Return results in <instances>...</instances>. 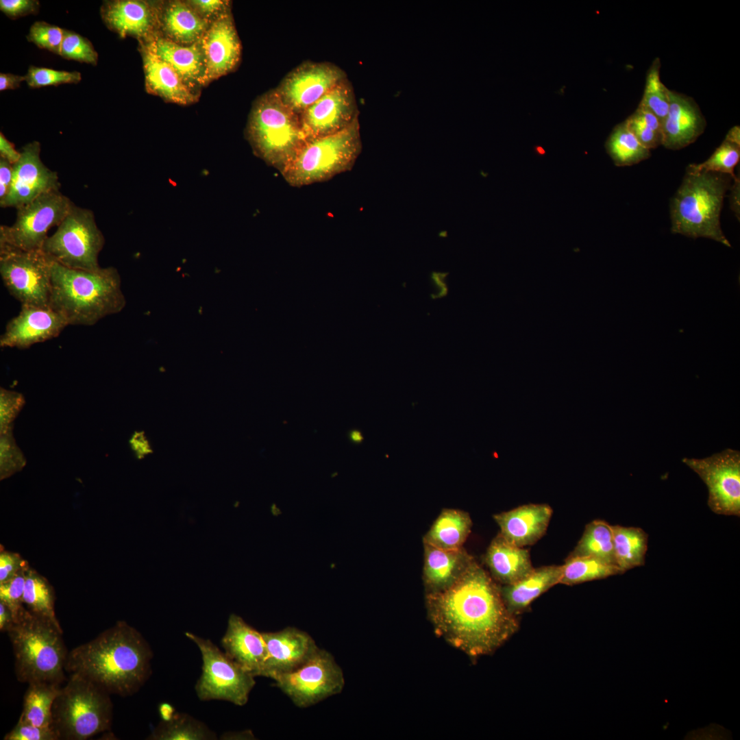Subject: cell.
I'll use <instances>...</instances> for the list:
<instances>
[{"label": "cell", "mask_w": 740, "mask_h": 740, "mask_svg": "<svg viewBox=\"0 0 740 740\" xmlns=\"http://www.w3.org/2000/svg\"><path fill=\"white\" fill-rule=\"evenodd\" d=\"M426 602L436 632L472 657L493 652L518 628L500 587L473 559L450 585L427 593Z\"/></svg>", "instance_id": "cell-1"}, {"label": "cell", "mask_w": 740, "mask_h": 740, "mask_svg": "<svg viewBox=\"0 0 740 740\" xmlns=\"http://www.w3.org/2000/svg\"><path fill=\"white\" fill-rule=\"evenodd\" d=\"M151 648L140 632L124 621L69 652L65 671L77 674L109 694L136 693L151 673Z\"/></svg>", "instance_id": "cell-2"}, {"label": "cell", "mask_w": 740, "mask_h": 740, "mask_svg": "<svg viewBox=\"0 0 740 740\" xmlns=\"http://www.w3.org/2000/svg\"><path fill=\"white\" fill-rule=\"evenodd\" d=\"M49 307L62 314L69 325H92L120 312L125 299L116 269H74L53 262L51 269Z\"/></svg>", "instance_id": "cell-3"}, {"label": "cell", "mask_w": 740, "mask_h": 740, "mask_svg": "<svg viewBox=\"0 0 740 740\" xmlns=\"http://www.w3.org/2000/svg\"><path fill=\"white\" fill-rule=\"evenodd\" d=\"M14 656V671L21 682L60 684L65 679L68 652L60 624L26 608L7 632Z\"/></svg>", "instance_id": "cell-4"}, {"label": "cell", "mask_w": 740, "mask_h": 740, "mask_svg": "<svg viewBox=\"0 0 740 740\" xmlns=\"http://www.w3.org/2000/svg\"><path fill=\"white\" fill-rule=\"evenodd\" d=\"M245 136L255 155L280 173L306 141L299 115L282 101L275 89L254 102Z\"/></svg>", "instance_id": "cell-5"}, {"label": "cell", "mask_w": 740, "mask_h": 740, "mask_svg": "<svg viewBox=\"0 0 740 740\" xmlns=\"http://www.w3.org/2000/svg\"><path fill=\"white\" fill-rule=\"evenodd\" d=\"M729 175L687 173L671 206V232L692 238L706 237L730 247L720 226V212Z\"/></svg>", "instance_id": "cell-6"}, {"label": "cell", "mask_w": 740, "mask_h": 740, "mask_svg": "<svg viewBox=\"0 0 740 740\" xmlns=\"http://www.w3.org/2000/svg\"><path fill=\"white\" fill-rule=\"evenodd\" d=\"M110 695L91 681L70 674L52 705L51 728L58 739L86 740L109 730L113 715Z\"/></svg>", "instance_id": "cell-7"}, {"label": "cell", "mask_w": 740, "mask_h": 740, "mask_svg": "<svg viewBox=\"0 0 740 740\" xmlns=\"http://www.w3.org/2000/svg\"><path fill=\"white\" fill-rule=\"evenodd\" d=\"M361 150L358 118L338 133L306 140L281 174L294 187L325 182L350 171Z\"/></svg>", "instance_id": "cell-8"}, {"label": "cell", "mask_w": 740, "mask_h": 740, "mask_svg": "<svg viewBox=\"0 0 740 740\" xmlns=\"http://www.w3.org/2000/svg\"><path fill=\"white\" fill-rule=\"evenodd\" d=\"M105 238L94 213L74 203L56 231L49 236L42 251L53 262L74 269L97 271Z\"/></svg>", "instance_id": "cell-9"}, {"label": "cell", "mask_w": 740, "mask_h": 740, "mask_svg": "<svg viewBox=\"0 0 740 740\" xmlns=\"http://www.w3.org/2000/svg\"><path fill=\"white\" fill-rule=\"evenodd\" d=\"M185 635L196 644L201 654V674L195 687L199 699L225 700L237 706L246 704L256 684L255 676L210 640L190 632Z\"/></svg>", "instance_id": "cell-10"}, {"label": "cell", "mask_w": 740, "mask_h": 740, "mask_svg": "<svg viewBox=\"0 0 740 740\" xmlns=\"http://www.w3.org/2000/svg\"><path fill=\"white\" fill-rule=\"evenodd\" d=\"M53 260L42 250L0 245V274L8 292L21 306L49 308Z\"/></svg>", "instance_id": "cell-11"}, {"label": "cell", "mask_w": 740, "mask_h": 740, "mask_svg": "<svg viewBox=\"0 0 740 740\" xmlns=\"http://www.w3.org/2000/svg\"><path fill=\"white\" fill-rule=\"evenodd\" d=\"M72 204L57 190L44 193L17 208L14 223L0 226V245L24 251L42 250L49 230L60 224Z\"/></svg>", "instance_id": "cell-12"}, {"label": "cell", "mask_w": 740, "mask_h": 740, "mask_svg": "<svg viewBox=\"0 0 740 740\" xmlns=\"http://www.w3.org/2000/svg\"><path fill=\"white\" fill-rule=\"evenodd\" d=\"M276 686L298 707L306 708L340 693L343 672L334 656L319 648L305 664L274 679Z\"/></svg>", "instance_id": "cell-13"}, {"label": "cell", "mask_w": 740, "mask_h": 740, "mask_svg": "<svg viewBox=\"0 0 740 740\" xmlns=\"http://www.w3.org/2000/svg\"><path fill=\"white\" fill-rule=\"evenodd\" d=\"M708 489L707 504L715 513L740 516V452L727 448L702 458H683Z\"/></svg>", "instance_id": "cell-14"}, {"label": "cell", "mask_w": 740, "mask_h": 740, "mask_svg": "<svg viewBox=\"0 0 740 740\" xmlns=\"http://www.w3.org/2000/svg\"><path fill=\"white\" fill-rule=\"evenodd\" d=\"M353 86L347 78L327 92L300 115L306 140L335 134L358 118Z\"/></svg>", "instance_id": "cell-15"}, {"label": "cell", "mask_w": 740, "mask_h": 740, "mask_svg": "<svg viewBox=\"0 0 740 740\" xmlns=\"http://www.w3.org/2000/svg\"><path fill=\"white\" fill-rule=\"evenodd\" d=\"M347 74L336 64L306 61L291 71L275 88L282 101L300 115Z\"/></svg>", "instance_id": "cell-16"}, {"label": "cell", "mask_w": 740, "mask_h": 740, "mask_svg": "<svg viewBox=\"0 0 740 740\" xmlns=\"http://www.w3.org/2000/svg\"><path fill=\"white\" fill-rule=\"evenodd\" d=\"M40 144L32 141L23 147L21 157L13 164V177L10 190L0 201L3 208H18L41 195L60 190L58 173L40 159Z\"/></svg>", "instance_id": "cell-17"}, {"label": "cell", "mask_w": 740, "mask_h": 740, "mask_svg": "<svg viewBox=\"0 0 740 740\" xmlns=\"http://www.w3.org/2000/svg\"><path fill=\"white\" fill-rule=\"evenodd\" d=\"M199 43L204 62L201 86L236 67L241 57V43L230 11L210 23Z\"/></svg>", "instance_id": "cell-18"}, {"label": "cell", "mask_w": 740, "mask_h": 740, "mask_svg": "<svg viewBox=\"0 0 740 740\" xmlns=\"http://www.w3.org/2000/svg\"><path fill=\"white\" fill-rule=\"evenodd\" d=\"M262 634L267 648L262 677L273 680L305 664L319 648L310 635L295 627Z\"/></svg>", "instance_id": "cell-19"}, {"label": "cell", "mask_w": 740, "mask_h": 740, "mask_svg": "<svg viewBox=\"0 0 740 740\" xmlns=\"http://www.w3.org/2000/svg\"><path fill=\"white\" fill-rule=\"evenodd\" d=\"M69 325L65 317L49 308L21 306L0 337L3 347L27 348L57 337Z\"/></svg>", "instance_id": "cell-20"}, {"label": "cell", "mask_w": 740, "mask_h": 740, "mask_svg": "<svg viewBox=\"0 0 740 740\" xmlns=\"http://www.w3.org/2000/svg\"><path fill=\"white\" fill-rule=\"evenodd\" d=\"M101 11L107 27L122 37H135L143 42L158 34L156 4L140 0H116L106 2Z\"/></svg>", "instance_id": "cell-21"}, {"label": "cell", "mask_w": 740, "mask_h": 740, "mask_svg": "<svg viewBox=\"0 0 740 740\" xmlns=\"http://www.w3.org/2000/svg\"><path fill=\"white\" fill-rule=\"evenodd\" d=\"M224 652L254 676H262L267 648L262 632L236 615H230L221 639Z\"/></svg>", "instance_id": "cell-22"}, {"label": "cell", "mask_w": 740, "mask_h": 740, "mask_svg": "<svg viewBox=\"0 0 740 740\" xmlns=\"http://www.w3.org/2000/svg\"><path fill=\"white\" fill-rule=\"evenodd\" d=\"M706 120L693 98L669 91V106L662 122L663 145L677 150L693 143L704 131Z\"/></svg>", "instance_id": "cell-23"}, {"label": "cell", "mask_w": 740, "mask_h": 740, "mask_svg": "<svg viewBox=\"0 0 740 740\" xmlns=\"http://www.w3.org/2000/svg\"><path fill=\"white\" fill-rule=\"evenodd\" d=\"M553 510L546 504H528L495 514L500 534L511 543L524 547L537 542L545 533Z\"/></svg>", "instance_id": "cell-24"}, {"label": "cell", "mask_w": 740, "mask_h": 740, "mask_svg": "<svg viewBox=\"0 0 740 740\" xmlns=\"http://www.w3.org/2000/svg\"><path fill=\"white\" fill-rule=\"evenodd\" d=\"M140 47L148 92L180 105L192 104L198 100L197 90L190 87L169 64L146 47Z\"/></svg>", "instance_id": "cell-25"}, {"label": "cell", "mask_w": 740, "mask_h": 740, "mask_svg": "<svg viewBox=\"0 0 740 740\" xmlns=\"http://www.w3.org/2000/svg\"><path fill=\"white\" fill-rule=\"evenodd\" d=\"M158 34L182 45L199 41L210 25L188 3L170 1L158 5Z\"/></svg>", "instance_id": "cell-26"}, {"label": "cell", "mask_w": 740, "mask_h": 740, "mask_svg": "<svg viewBox=\"0 0 740 740\" xmlns=\"http://www.w3.org/2000/svg\"><path fill=\"white\" fill-rule=\"evenodd\" d=\"M140 45L169 64L190 87L197 90L201 86L204 62L199 41L182 45L157 34Z\"/></svg>", "instance_id": "cell-27"}, {"label": "cell", "mask_w": 740, "mask_h": 740, "mask_svg": "<svg viewBox=\"0 0 740 740\" xmlns=\"http://www.w3.org/2000/svg\"><path fill=\"white\" fill-rule=\"evenodd\" d=\"M485 561L493 578L502 585L513 584L534 569L529 551L511 543L500 534L490 543Z\"/></svg>", "instance_id": "cell-28"}, {"label": "cell", "mask_w": 740, "mask_h": 740, "mask_svg": "<svg viewBox=\"0 0 740 740\" xmlns=\"http://www.w3.org/2000/svg\"><path fill=\"white\" fill-rule=\"evenodd\" d=\"M423 581L428 593L450 585L473 560L463 549L446 550L423 543Z\"/></svg>", "instance_id": "cell-29"}, {"label": "cell", "mask_w": 740, "mask_h": 740, "mask_svg": "<svg viewBox=\"0 0 740 740\" xmlns=\"http://www.w3.org/2000/svg\"><path fill=\"white\" fill-rule=\"evenodd\" d=\"M562 565L543 566L534 569L520 580L500 587L508 610L517 615L554 585L559 584Z\"/></svg>", "instance_id": "cell-30"}, {"label": "cell", "mask_w": 740, "mask_h": 740, "mask_svg": "<svg viewBox=\"0 0 740 740\" xmlns=\"http://www.w3.org/2000/svg\"><path fill=\"white\" fill-rule=\"evenodd\" d=\"M472 521L468 513L443 509L423 537V543L446 550H459L467 540Z\"/></svg>", "instance_id": "cell-31"}, {"label": "cell", "mask_w": 740, "mask_h": 740, "mask_svg": "<svg viewBox=\"0 0 740 740\" xmlns=\"http://www.w3.org/2000/svg\"><path fill=\"white\" fill-rule=\"evenodd\" d=\"M616 565L624 573L645 565L648 534L637 527L611 526Z\"/></svg>", "instance_id": "cell-32"}, {"label": "cell", "mask_w": 740, "mask_h": 740, "mask_svg": "<svg viewBox=\"0 0 740 740\" xmlns=\"http://www.w3.org/2000/svg\"><path fill=\"white\" fill-rule=\"evenodd\" d=\"M19 721L40 727H51V709L60 684L37 682L28 684Z\"/></svg>", "instance_id": "cell-33"}, {"label": "cell", "mask_w": 740, "mask_h": 740, "mask_svg": "<svg viewBox=\"0 0 740 740\" xmlns=\"http://www.w3.org/2000/svg\"><path fill=\"white\" fill-rule=\"evenodd\" d=\"M216 733L204 722L185 713L164 719L152 730L149 740H214Z\"/></svg>", "instance_id": "cell-34"}, {"label": "cell", "mask_w": 740, "mask_h": 740, "mask_svg": "<svg viewBox=\"0 0 740 740\" xmlns=\"http://www.w3.org/2000/svg\"><path fill=\"white\" fill-rule=\"evenodd\" d=\"M592 556L616 565L611 525L597 519L589 523L569 556Z\"/></svg>", "instance_id": "cell-35"}, {"label": "cell", "mask_w": 740, "mask_h": 740, "mask_svg": "<svg viewBox=\"0 0 740 740\" xmlns=\"http://www.w3.org/2000/svg\"><path fill=\"white\" fill-rule=\"evenodd\" d=\"M55 591L48 580L30 566L26 571L23 595L25 608L32 613L59 624L55 614Z\"/></svg>", "instance_id": "cell-36"}, {"label": "cell", "mask_w": 740, "mask_h": 740, "mask_svg": "<svg viewBox=\"0 0 740 740\" xmlns=\"http://www.w3.org/2000/svg\"><path fill=\"white\" fill-rule=\"evenodd\" d=\"M560 584L574 585L624 573L616 565L592 556H569L564 565Z\"/></svg>", "instance_id": "cell-37"}, {"label": "cell", "mask_w": 740, "mask_h": 740, "mask_svg": "<svg viewBox=\"0 0 740 740\" xmlns=\"http://www.w3.org/2000/svg\"><path fill=\"white\" fill-rule=\"evenodd\" d=\"M606 149L615 164L618 166L637 164L650 156V149L638 141L625 121L613 130L606 140Z\"/></svg>", "instance_id": "cell-38"}, {"label": "cell", "mask_w": 740, "mask_h": 740, "mask_svg": "<svg viewBox=\"0 0 740 740\" xmlns=\"http://www.w3.org/2000/svg\"><path fill=\"white\" fill-rule=\"evenodd\" d=\"M661 61L654 59L649 68L642 99L639 105L652 112L661 124L669 106V91L660 78Z\"/></svg>", "instance_id": "cell-39"}, {"label": "cell", "mask_w": 740, "mask_h": 740, "mask_svg": "<svg viewBox=\"0 0 740 740\" xmlns=\"http://www.w3.org/2000/svg\"><path fill=\"white\" fill-rule=\"evenodd\" d=\"M638 141L650 150L663 145L662 124L650 110L639 105L637 110L624 121Z\"/></svg>", "instance_id": "cell-40"}, {"label": "cell", "mask_w": 740, "mask_h": 740, "mask_svg": "<svg viewBox=\"0 0 740 740\" xmlns=\"http://www.w3.org/2000/svg\"><path fill=\"white\" fill-rule=\"evenodd\" d=\"M740 158V144L725 138L720 146L705 162L698 164H690L687 171L698 173L701 171L716 172L729 175L732 179L736 176L734 169Z\"/></svg>", "instance_id": "cell-41"}, {"label": "cell", "mask_w": 740, "mask_h": 740, "mask_svg": "<svg viewBox=\"0 0 740 740\" xmlns=\"http://www.w3.org/2000/svg\"><path fill=\"white\" fill-rule=\"evenodd\" d=\"M60 55L69 60L93 65H96L98 60V54L88 39L65 29Z\"/></svg>", "instance_id": "cell-42"}, {"label": "cell", "mask_w": 740, "mask_h": 740, "mask_svg": "<svg viewBox=\"0 0 740 740\" xmlns=\"http://www.w3.org/2000/svg\"><path fill=\"white\" fill-rule=\"evenodd\" d=\"M25 77V81L32 88L76 84L82 79L81 73L77 71H58L32 66L28 69Z\"/></svg>", "instance_id": "cell-43"}, {"label": "cell", "mask_w": 740, "mask_h": 740, "mask_svg": "<svg viewBox=\"0 0 740 740\" xmlns=\"http://www.w3.org/2000/svg\"><path fill=\"white\" fill-rule=\"evenodd\" d=\"M29 564L23 567L10 579L0 583V601L12 610L14 622L19 617L25 607L23 602L26 571Z\"/></svg>", "instance_id": "cell-44"}, {"label": "cell", "mask_w": 740, "mask_h": 740, "mask_svg": "<svg viewBox=\"0 0 740 740\" xmlns=\"http://www.w3.org/2000/svg\"><path fill=\"white\" fill-rule=\"evenodd\" d=\"M64 29L44 21H37L30 27L27 35L29 42L41 49L60 55Z\"/></svg>", "instance_id": "cell-45"}, {"label": "cell", "mask_w": 740, "mask_h": 740, "mask_svg": "<svg viewBox=\"0 0 740 740\" xmlns=\"http://www.w3.org/2000/svg\"><path fill=\"white\" fill-rule=\"evenodd\" d=\"M25 465V459L16 445L11 432L1 434V480L5 479L21 469Z\"/></svg>", "instance_id": "cell-46"}, {"label": "cell", "mask_w": 740, "mask_h": 740, "mask_svg": "<svg viewBox=\"0 0 740 740\" xmlns=\"http://www.w3.org/2000/svg\"><path fill=\"white\" fill-rule=\"evenodd\" d=\"M4 740H59L51 727H40L18 721Z\"/></svg>", "instance_id": "cell-47"}, {"label": "cell", "mask_w": 740, "mask_h": 740, "mask_svg": "<svg viewBox=\"0 0 740 740\" xmlns=\"http://www.w3.org/2000/svg\"><path fill=\"white\" fill-rule=\"evenodd\" d=\"M24 404L23 396L17 393L1 389V432L9 431V425L14 419Z\"/></svg>", "instance_id": "cell-48"}, {"label": "cell", "mask_w": 740, "mask_h": 740, "mask_svg": "<svg viewBox=\"0 0 740 740\" xmlns=\"http://www.w3.org/2000/svg\"><path fill=\"white\" fill-rule=\"evenodd\" d=\"M187 1L204 18L210 23L230 11V3L228 1L192 0Z\"/></svg>", "instance_id": "cell-49"}, {"label": "cell", "mask_w": 740, "mask_h": 740, "mask_svg": "<svg viewBox=\"0 0 740 740\" xmlns=\"http://www.w3.org/2000/svg\"><path fill=\"white\" fill-rule=\"evenodd\" d=\"M19 554L1 550L0 552V583L13 577L23 567L27 565Z\"/></svg>", "instance_id": "cell-50"}, {"label": "cell", "mask_w": 740, "mask_h": 740, "mask_svg": "<svg viewBox=\"0 0 740 740\" xmlns=\"http://www.w3.org/2000/svg\"><path fill=\"white\" fill-rule=\"evenodd\" d=\"M38 1L32 0H1L0 10L7 16L16 18L35 13L38 9Z\"/></svg>", "instance_id": "cell-51"}, {"label": "cell", "mask_w": 740, "mask_h": 740, "mask_svg": "<svg viewBox=\"0 0 740 740\" xmlns=\"http://www.w3.org/2000/svg\"><path fill=\"white\" fill-rule=\"evenodd\" d=\"M13 177V164L0 158V201L7 195Z\"/></svg>", "instance_id": "cell-52"}, {"label": "cell", "mask_w": 740, "mask_h": 740, "mask_svg": "<svg viewBox=\"0 0 740 740\" xmlns=\"http://www.w3.org/2000/svg\"><path fill=\"white\" fill-rule=\"evenodd\" d=\"M21 157V151H18L14 145L10 142L1 132L0 134V158H2L11 164H14Z\"/></svg>", "instance_id": "cell-53"}, {"label": "cell", "mask_w": 740, "mask_h": 740, "mask_svg": "<svg viewBox=\"0 0 740 740\" xmlns=\"http://www.w3.org/2000/svg\"><path fill=\"white\" fill-rule=\"evenodd\" d=\"M130 443L133 450L138 458H142L151 452V447L142 432L135 433Z\"/></svg>", "instance_id": "cell-54"}, {"label": "cell", "mask_w": 740, "mask_h": 740, "mask_svg": "<svg viewBox=\"0 0 740 740\" xmlns=\"http://www.w3.org/2000/svg\"><path fill=\"white\" fill-rule=\"evenodd\" d=\"M26 80L25 75L12 73H0V90H13L19 87L21 83Z\"/></svg>", "instance_id": "cell-55"}, {"label": "cell", "mask_w": 740, "mask_h": 740, "mask_svg": "<svg viewBox=\"0 0 740 740\" xmlns=\"http://www.w3.org/2000/svg\"><path fill=\"white\" fill-rule=\"evenodd\" d=\"M14 624L12 610L7 604L0 601V630L8 632Z\"/></svg>", "instance_id": "cell-56"}, {"label": "cell", "mask_w": 740, "mask_h": 740, "mask_svg": "<svg viewBox=\"0 0 740 740\" xmlns=\"http://www.w3.org/2000/svg\"><path fill=\"white\" fill-rule=\"evenodd\" d=\"M734 183L731 187V196L730 204L731 208L735 212L736 216L739 219V190L740 182L739 179L737 177L733 179Z\"/></svg>", "instance_id": "cell-57"}, {"label": "cell", "mask_w": 740, "mask_h": 740, "mask_svg": "<svg viewBox=\"0 0 740 740\" xmlns=\"http://www.w3.org/2000/svg\"><path fill=\"white\" fill-rule=\"evenodd\" d=\"M252 732H226L221 736V739H254Z\"/></svg>", "instance_id": "cell-58"}, {"label": "cell", "mask_w": 740, "mask_h": 740, "mask_svg": "<svg viewBox=\"0 0 740 740\" xmlns=\"http://www.w3.org/2000/svg\"><path fill=\"white\" fill-rule=\"evenodd\" d=\"M728 140L740 144V130L739 126L731 128L726 136Z\"/></svg>", "instance_id": "cell-59"}, {"label": "cell", "mask_w": 740, "mask_h": 740, "mask_svg": "<svg viewBox=\"0 0 740 740\" xmlns=\"http://www.w3.org/2000/svg\"><path fill=\"white\" fill-rule=\"evenodd\" d=\"M349 438L350 441L356 444H360L364 440L362 432L358 430H352L349 433Z\"/></svg>", "instance_id": "cell-60"}]
</instances>
